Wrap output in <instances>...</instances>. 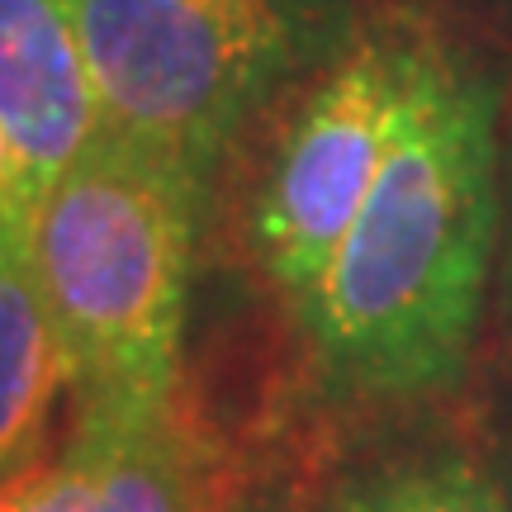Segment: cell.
<instances>
[{
    "label": "cell",
    "mask_w": 512,
    "mask_h": 512,
    "mask_svg": "<svg viewBox=\"0 0 512 512\" xmlns=\"http://www.w3.org/2000/svg\"><path fill=\"white\" fill-rule=\"evenodd\" d=\"M489 470L512 498V384L494 399L489 408Z\"/></svg>",
    "instance_id": "cell-12"
},
{
    "label": "cell",
    "mask_w": 512,
    "mask_h": 512,
    "mask_svg": "<svg viewBox=\"0 0 512 512\" xmlns=\"http://www.w3.org/2000/svg\"><path fill=\"white\" fill-rule=\"evenodd\" d=\"M195 451L171 399L138 403L124 418L105 479V512H195Z\"/></svg>",
    "instance_id": "cell-8"
},
{
    "label": "cell",
    "mask_w": 512,
    "mask_h": 512,
    "mask_svg": "<svg viewBox=\"0 0 512 512\" xmlns=\"http://www.w3.org/2000/svg\"><path fill=\"white\" fill-rule=\"evenodd\" d=\"M62 389L67 351L34 266V219L0 228V489L34 470Z\"/></svg>",
    "instance_id": "cell-6"
},
{
    "label": "cell",
    "mask_w": 512,
    "mask_h": 512,
    "mask_svg": "<svg viewBox=\"0 0 512 512\" xmlns=\"http://www.w3.org/2000/svg\"><path fill=\"white\" fill-rule=\"evenodd\" d=\"M200 204L195 171L114 133L38 204V285L81 403L171 399Z\"/></svg>",
    "instance_id": "cell-2"
},
{
    "label": "cell",
    "mask_w": 512,
    "mask_h": 512,
    "mask_svg": "<svg viewBox=\"0 0 512 512\" xmlns=\"http://www.w3.org/2000/svg\"><path fill=\"white\" fill-rule=\"evenodd\" d=\"M219 5H242V10H256V15L290 19L299 29H304V15H309V0H219Z\"/></svg>",
    "instance_id": "cell-13"
},
{
    "label": "cell",
    "mask_w": 512,
    "mask_h": 512,
    "mask_svg": "<svg viewBox=\"0 0 512 512\" xmlns=\"http://www.w3.org/2000/svg\"><path fill=\"white\" fill-rule=\"evenodd\" d=\"M0 128L29 162L43 200L100 138L72 0H0Z\"/></svg>",
    "instance_id": "cell-5"
},
{
    "label": "cell",
    "mask_w": 512,
    "mask_h": 512,
    "mask_svg": "<svg viewBox=\"0 0 512 512\" xmlns=\"http://www.w3.org/2000/svg\"><path fill=\"white\" fill-rule=\"evenodd\" d=\"M418 29H370L351 38L285 119L252 200L261 271L294 309L328 275L403 119Z\"/></svg>",
    "instance_id": "cell-4"
},
{
    "label": "cell",
    "mask_w": 512,
    "mask_h": 512,
    "mask_svg": "<svg viewBox=\"0 0 512 512\" xmlns=\"http://www.w3.org/2000/svg\"><path fill=\"white\" fill-rule=\"evenodd\" d=\"M100 133L204 185L299 53V24L219 0H72Z\"/></svg>",
    "instance_id": "cell-3"
},
{
    "label": "cell",
    "mask_w": 512,
    "mask_h": 512,
    "mask_svg": "<svg viewBox=\"0 0 512 512\" xmlns=\"http://www.w3.org/2000/svg\"><path fill=\"white\" fill-rule=\"evenodd\" d=\"M38 204H43V190H38L34 171L19 157V147L10 143V133L0 128V228L38 219Z\"/></svg>",
    "instance_id": "cell-10"
},
{
    "label": "cell",
    "mask_w": 512,
    "mask_h": 512,
    "mask_svg": "<svg viewBox=\"0 0 512 512\" xmlns=\"http://www.w3.org/2000/svg\"><path fill=\"white\" fill-rule=\"evenodd\" d=\"M498 233V81L418 29L380 181L299 309L332 394L408 403L456 389L489 309Z\"/></svg>",
    "instance_id": "cell-1"
},
{
    "label": "cell",
    "mask_w": 512,
    "mask_h": 512,
    "mask_svg": "<svg viewBox=\"0 0 512 512\" xmlns=\"http://www.w3.org/2000/svg\"><path fill=\"white\" fill-rule=\"evenodd\" d=\"M157 399H86L62 456L24 470L0 489V512H105V479L119 451L124 418Z\"/></svg>",
    "instance_id": "cell-9"
},
{
    "label": "cell",
    "mask_w": 512,
    "mask_h": 512,
    "mask_svg": "<svg viewBox=\"0 0 512 512\" xmlns=\"http://www.w3.org/2000/svg\"><path fill=\"white\" fill-rule=\"evenodd\" d=\"M252 512H332V503H328V498H323L318 508H252Z\"/></svg>",
    "instance_id": "cell-14"
},
{
    "label": "cell",
    "mask_w": 512,
    "mask_h": 512,
    "mask_svg": "<svg viewBox=\"0 0 512 512\" xmlns=\"http://www.w3.org/2000/svg\"><path fill=\"white\" fill-rule=\"evenodd\" d=\"M332 512H512L489 460L437 446L347 475L328 494Z\"/></svg>",
    "instance_id": "cell-7"
},
{
    "label": "cell",
    "mask_w": 512,
    "mask_h": 512,
    "mask_svg": "<svg viewBox=\"0 0 512 512\" xmlns=\"http://www.w3.org/2000/svg\"><path fill=\"white\" fill-rule=\"evenodd\" d=\"M494 290H498V313H503V323L512 328V138L503 147V233H498Z\"/></svg>",
    "instance_id": "cell-11"
}]
</instances>
